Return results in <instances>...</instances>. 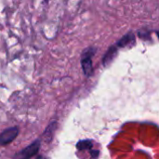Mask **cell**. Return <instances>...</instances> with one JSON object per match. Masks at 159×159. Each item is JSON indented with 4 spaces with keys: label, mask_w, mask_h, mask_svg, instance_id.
Masks as SVG:
<instances>
[{
    "label": "cell",
    "mask_w": 159,
    "mask_h": 159,
    "mask_svg": "<svg viewBox=\"0 0 159 159\" xmlns=\"http://www.w3.org/2000/svg\"><path fill=\"white\" fill-rule=\"evenodd\" d=\"M44 1H45V3H48V0H44Z\"/></svg>",
    "instance_id": "cell-9"
},
{
    "label": "cell",
    "mask_w": 159,
    "mask_h": 159,
    "mask_svg": "<svg viewBox=\"0 0 159 159\" xmlns=\"http://www.w3.org/2000/svg\"><path fill=\"white\" fill-rule=\"evenodd\" d=\"M96 53V48L93 47L87 48L83 50L81 55V65L83 73L87 77H90L93 75V65H92V57Z\"/></svg>",
    "instance_id": "cell-1"
},
{
    "label": "cell",
    "mask_w": 159,
    "mask_h": 159,
    "mask_svg": "<svg viewBox=\"0 0 159 159\" xmlns=\"http://www.w3.org/2000/svg\"><path fill=\"white\" fill-rule=\"evenodd\" d=\"M139 36L142 38V39H144V40H149L150 39V32L148 31H141L139 32Z\"/></svg>",
    "instance_id": "cell-8"
},
{
    "label": "cell",
    "mask_w": 159,
    "mask_h": 159,
    "mask_svg": "<svg viewBox=\"0 0 159 159\" xmlns=\"http://www.w3.org/2000/svg\"><path fill=\"white\" fill-rule=\"evenodd\" d=\"M19 134L18 127H10L0 133V145H7L12 143Z\"/></svg>",
    "instance_id": "cell-3"
},
{
    "label": "cell",
    "mask_w": 159,
    "mask_h": 159,
    "mask_svg": "<svg viewBox=\"0 0 159 159\" xmlns=\"http://www.w3.org/2000/svg\"><path fill=\"white\" fill-rule=\"evenodd\" d=\"M56 127H57V122L56 121H52L48 126V128L46 129V130L44 131L43 133V137L45 138L46 142H50L53 138V135L55 133V129H56Z\"/></svg>",
    "instance_id": "cell-7"
},
{
    "label": "cell",
    "mask_w": 159,
    "mask_h": 159,
    "mask_svg": "<svg viewBox=\"0 0 159 159\" xmlns=\"http://www.w3.org/2000/svg\"><path fill=\"white\" fill-rule=\"evenodd\" d=\"M136 42V36L133 33H128L127 34H125L120 40L117 41V43L116 44V46L118 48H129V47H132Z\"/></svg>",
    "instance_id": "cell-5"
},
{
    "label": "cell",
    "mask_w": 159,
    "mask_h": 159,
    "mask_svg": "<svg viewBox=\"0 0 159 159\" xmlns=\"http://www.w3.org/2000/svg\"><path fill=\"white\" fill-rule=\"evenodd\" d=\"M40 144L41 141L40 139H37L34 141L30 145H28L26 148L22 149L21 151L16 153L12 159H30L32 158L34 156H35L39 149H40Z\"/></svg>",
    "instance_id": "cell-2"
},
{
    "label": "cell",
    "mask_w": 159,
    "mask_h": 159,
    "mask_svg": "<svg viewBox=\"0 0 159 159\" xmlns=\"http://www.w3.org/2000/svg\"><path fill=\"white\" fill-rule=\"evenodd\" d=\"M117 53H118V48L116 45L111 46L108 48V50L106 51V53H105V55H104V57L102 59L103 66L107 67L109 64H111L113 62V61L115 60V58L116 57Z\"/></svg>",
    "instance_id": "cell-6"
},
{
    "label": "cell",
    "mask_w": 159,
    "mask_h": 159,
    "mask_svg": "<svg viewBox=\"0 0 159 159\" xmlns=\"http://www.w3.org/2000/svg\"><path fill=\"white\" fill-rule=\"evenodd\" d=\"M37 159H44V158H43L42 157H38V158H37Z\"/></svg>",
    "instance_id": "cell-10"
},
{
    "label": "cell",
    "mask_w": 159,
    "mask_h": 159,
    "mask_svg": "<svg viewBox=\"0 0 159 159\" xmlns=\"http://www.w3.org/2000/svg\"><path fill=\"white\" fill-rule=\"evenodd\" d=\"M92 147H93V142L91 140H82L76 143V148L79 151H89L91 158L97 159L100 155V152L98 150H92Z\"/></svg>",
    "instance_id": "cell-4"
}]
</instances>
